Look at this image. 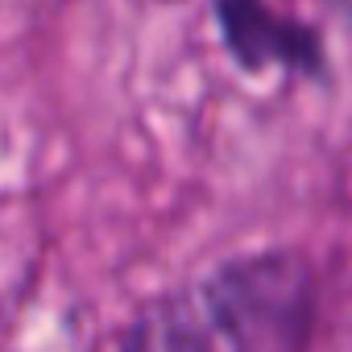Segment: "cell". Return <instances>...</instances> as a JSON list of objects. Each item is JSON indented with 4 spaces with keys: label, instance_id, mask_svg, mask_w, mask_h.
Instances as JSON below:
<instances>
[{
    "label": "cell",
    "instance_id": "7a4b0ae2",
    "mask_svg": "<svg viewBox=\"0 0 352 352\" xmlns=\"http://www.w3.org/2000/svg\"><path fill=\"white\" fill-rule=\"evenodd\" d=\"M220 38L232 58L249 71L286 67V71H323L319 38L286 17H278L265 0H216Z\"/></svg>",
    "mask_w": 352,
    "mask_h": 352
},
{
    "label": "cell",
    "instance_id": "6da1fadb",
    "mask_svg": "<svg viewBox=\"0 0 352 352\" xmlns=\"http://www.w3.org/2000/svg\"><path fill=\"white\" fill-rule=\"evenodd\" d=\"M315 270L298 253H253L157 298L124 331L129 348H298L315 327Z\"/></svg>",
    "mask_w": 352,
    "mask_h": 352
}]
</instances>
